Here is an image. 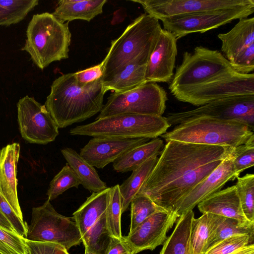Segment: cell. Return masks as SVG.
Instances as JSON below:
<instances>
[{
  "mask_svg": "<svg viewBox=\"0 0 254 254\" xmlns=\"http://www.w3.org/2000/svg\"><path fill=\"white\" fill-rule=\"evenodd\" d=\"M158 19L201 11L231 9L254 3V0H130Z\"/></svg>",
  "mask_w": 254,
  "mask_h": 254,
  "instance_id": "14",
  "label": "cell"
},
{
  "mask_svg": "<svg viewBox=\"0 0 254 254\" xmlns=\"http://www.w3.org/2000/svg\"><path fill=\"white\" fill-rule=\"evenodd\" d=\"M146 64H131L109 80L102 82L106 91L122 92L135 88L146 82Z\"/></svg>",
  "mask_w": 254,
  "mask_h": 254,
  "instance_id": "28",
  "label": "cell"
},
{
  "mask_svg": "<svg viewBox=\"0 0 254 254\" xmlns=\"http://www.w3.org/2000/svg\"><path fill=\"white\" fill-rule=\"evenodd\" d=\"M106 254H133V253L124 240L123 237L120 239L113 237Z\"/></svg>",
  "mask_w": 254,
  "mask_h": 254,
  "instance_id": "44",
  "label": "cell"
},
{
  "mask_svg": "<svg viewBox=\"0 0 254 254\" xmlns=\"http://www.w3.org/2000/svg\"><path fill=\"white\" fill-rule=\"evenodd\" d=\"M254 227H246L241 225L236 220L218 215L208 238L205 252L213 246L236 235H248L254 239Z\"/></svg>",
  "mask_w": 254,
  "mask_h": 254,
  "instance_id": "30",
  "label": "cell"
},
{
  "mask_svg": "<svg viewBox=\"0 0 254 254\" xmlns=\"http://www.w3.org/2000/svg\"><path fill=\"white\" fill-rule=\"evenodd\" d=\"M26 254H69L62 246L55 243L37 242L26 239Z\"/></svg>",
  "mask_w": 254,
  "mask_h": 254,
  "instance_id": "42",
  "label": "cell"
},
{
  "mask_svg": "<svg viewBox=\"0 0 254 254\" xmlns=\"http://www.w3.org/2000/svg\"><path fill=\"white\" fill-rule=\"evenodd\" d=\"M106 0H60L52 14L63 22L80 19L90 21L101 14Z\"/></svg>",
  "mask_w": 254,
  "mask_h": 254,
  "instance_id": "22",
  "label": "cell"
},
{
  "mask_svg": "<svg viewBox=\"0 0 254 254\" xmlns=\"http://www.w3.org/2000/svg\"><path fill=\"white\" fill-rule=\"evenodd\" d=\"M68 23L49 12L33 15L21 50L27 52L41 69L54 62L67 59L71 37Z\"/></svg>",
  "mask_w": 254,
  "mask_h": 254,
  "instance_id": "5",
  "label": "cell"
},
{
  "mask_svg": "<svg viewBox=\"0 0 254 254\" xmlns=\"http://www.w3.org/2000/svg\"><path fill=\"white\" fill-rule=\"evenodd\" d=\"M150 139L147 138L116 139L93 137L80 149L79 154L92 166L103 169L128 151L148 142Z\"/></svg>",
  "mask_w": 254,
  "mask_h": 254,
  "instance_id": "18",
  "label": "cell"
},
{
  "mask_svg": "<svg viewBox=\"0 0 254 254\" xmlns=\"http://www.w3.org/2000/svg\"><path fill=\"white\" fill-rule=\"evenodd\" d=\"M233 151L218 167L192 188L178 203L174 211L179 217L182 214L192 210L203 200L221 190L226 183L239 177L234 167Z\"/></svg>",
  "mask_w": 254,
  "mask_h": 254,
  "instance_id": "16",
  "label": "cell"
},
{
  "mask_svg": "<svg viewBox=\"0 0 254 254\" xmlns=\"http://www.w3.org/2000/svg\"><path fill=\"white\" fill-rule=\"evenodd\" d=\"M26 239L57 243L67 251L82 242L81 235L73 218L58 213L48 200L43 205L32 208Z\"/></svg>",
  "mask_w": 254,
  "mask_h": 254,
  "instance_id": "9",
  "label": "cell"
},
{
  "mask_svg": "<svg viewBox=\"0 0 254 254\" xmlns=\"http://www.w3.org/2000/svg\"><path fill=\"white\" fill-rule=\"evenodd\" d=\"M61 153L78 178L80 184L92 192H98L107 189L106 184L100 178L94 167L85 161L79 154L70 148H64Z\"/></svg>",
  "mask_w": 254,
  "mask_h": 254,
  "instance_id": "25",
  "label": "cell"
},
{
  "mask_svg": "<svg viewBox=\"0 0 254 254\" xmlns=\"http://www.w3.org/2000/svg\"><path fill=\"white\" fill-rule=\"evenodd\" d=\"M157 18L144 13L111 42L102 65V82L109 80L131 64H146L162 28Z\"/></svg>",
  "mask_w": 254,
  "mask_h": 254,
  "instance_id": "3",
  "label": "cell"
},
{
  "mask_svg": "<svg viewBox=\"0 0 254 254\" xmlns=\"http://www.w3.org/2000/svg\"><path fill=\"white\" fill-rule=\"evenodd\" d=\"M38 3V0H0V26L20 22Z\"/></svg>",
  "mask_w": 254,
  "mask_h": 254,
  "instance_id": "32",
  "label": "cell"
},
{
  "mask_svg": "<svg viewBox=\"0 0 254 254\" xmlns=\"http://www.w3.org/2000/svg\"><path fill=\"white\" fill-rule=\"evenodd\" d=\"M221 42V51L229 62L246 47L254 43V18L239 19L228 32L217 35Z\"/></svg>",
  "mask_w": 254,
  "mask_h": 254,
  "instance_id": "21",
  "label": "cell"
},
{
  "mask_svg": "<svg viewBox=\"0 0 254 254\" xmlns=\"http://www.w3.org/2000/svg\"><path fill=\"white\" fill-rule=\"evenodd\" d=\"M181 102L201 106L213 101L254 95V74L230 70L173 95Z\"/></svg>",
  "mask_w": 254,
  "mask_h": 254,
  "instance_id": "10",
  "label": "cell"
},
{
  "mask_svg": "<svg viewBox=\"0 0 254 254\" xmlns=\"http://www.w3.org/2000/svg\"><path fill=\"white\" fill-rule=\"evenodd\" d=\"M26 238L0 227V254H26Z\"/></svg>",
  "mask_w": 254,
  "mask_h": 254,
  "instance_id": "37",
  "label": "cell"
},
{
  "mask_svg": "<svg viewBox=\"0 0 254 254\" xmlns=\"http://www.w3.org/2000/svg\"><path fill=\"white\" fill-rule=\"evenodd\" d=\"M194 214L193 210L182 214L163 244L160 254H192L190 237Z\"/></svg>",
  "mask_w": 254,
  "mask_h": 254,
  "instance_id": "26",
  "label": "cell"
},
{
  "mask_svg": "<svg viewBox=\"0 0 254 254\" xmlns=\"http://www.w3.org/2000/svg\"><path fill=\"white\" fill-rule=\"evenodd\" d=\"M165 117L121 114L96 120L69 130L73 135L116 139H153L165 133L170 127Z\"/></svg>",
  "mask_w": 254,
  "mask_h": 254,
  "instance_id": "6",
  "label": "cell"
},
{
  "mask_svg": "<svg viewBox=\"0 0 254 254\" xmlns=\"http://www.w3.org/2000/svg\"><path fill=\"white\" fill-rule=\"evenodd\" d=\"M201 117L236 120L254 128V95L229 97L212 101L187 111L169 113L165 117L171 126Z\"/></svg>",
  "mask_w": 254,
  "mask_h": 254,
  "instance_id": "12",
  "label": "cell"
},
{
  "mask_svg": "<svg viewBox=\"0 0 254 254\" xmlns=\"http://www.w3.org/2000/svg\"><path fill=\"white\" fill-rule=\"evenodd\" d=\"M237 179L235 186L243 213L249 221L254 223V175L247 174Z\"/></svg>",
  "mask_w": 254,
  "mask_h": 254,
  "instance_id": "34",
  "label": "cell"
},
{
  "mask_svg": "<svg viewBox=\"0 0 254 254\" xmlns=\"http://www.w3.org/2000/svg\"><path fill=\"white\" fill-rule=\"evenodd\" d=\"M252 241L253 239L248 235H236L217 243L204 254H230Z\"/></svg>",
  "mask_w": 254,
  "mask_h": 254,
  "instance_id": "39",
  "label": "cell"
},
{
  "mask_svg": "<svg viewBox=\"0 0 254 254\" xmlns=\"http://www.w3.org/2000/svg\"><path fill=\"white\" fill-rule=\"evenodd\" d=\"M254 12V3L231 9L201 11L161 18L164 29L178 40L193 33H204L231 22L247 18Z\"/></svg>",
  "mask_w": 254,
  "mask_h": 254,
  "instance_id": "11",
  "label": "cell"
},
{
  "mask_svg": "<svg viewBox=\"0 0 254 254\" xmlns=\"http://www.w3.org/2000/svg\"><path fill=\"white\" fill-rule=\"evenodd\" d=\"M131 223L129 233L153 214L167 211L155 204L148 196L138 193L131 200Z\"/></svg>",
  "mask_w": 254,
  "mask_h": 254,
  "instance_id": "33",
  "label": "cell"
},
{
  "mask_svg": "<svg viewBox=\"0 0 254 254\" xmlns=\"http://www.w3.org/2000/svg\"><path fill=\"white\" fill-rule=\"evenodd\" d=\"M164 146L161 138H153L121 156L113 162V169L119 173L132 171L149 158L159 155Z\"/></svg>",
  "mask_w": 254,
  "mask_h": 254,
  "instance_id": "24",
  "label": "cell"
},
{
  "mask_svg": "<svg viewBox=\"0 0 254 254\" xmlns=\"http://www.w3.org/2000/svg\"><path fill=\"white\" fill-rule=\"evenodd\" d=\"M84 254H93L92 253H90V252H89L86 249H85V253H84Z\"/></svg>",
  "mask_w": 254,
  "mask_h": 254,
  "instance_id": "47",
  "label": "cell"
},
{
  "mask_svg": "<svg viewBox=\"0 0 254 254\" xmlns=\"http://www.w3.org/2000/svg\"><path fill=\"white\" fill-rule=\"evenodd\" d=\"M20 145L8 144L0 151V193L22 219L23 215L18 201L16 178Z\"/></svg>",
  "mask_w": 254,
  "mask_h": 254,
  "instance_id": "19",
  "label": "cell"
},
{
  "mask_svg": "<svg viewBox=\"0 0 254 254\" xmlns=\"http://www.w3.org/2000/svg\"><path fill=\"white\" fill-rule=\"evenodd\" d=\"M233 165L236 174L254 165V139L235 148L232 153Z\"/></svg>",
  "mask_w": 254,
  "mask_h": 254,
  "instance_id": "38",
  "label": "cell"
},
{
  "mask_svg": "<svg viewBox=\"0 0 254 254\" xmlns=\"http://www.w3.org/2000/svg\"><path fill=\"white\" fill-rule=\"evenodd\" d=\"M217 215L204 213L197 218H194L191 230L192 254H204L210 233L215 225Z\"/></svg>",
  "mask_w": 254,
  "mask_h": 254,
  "instance_id": "31",
  "label": "cell"
},
{
  "mask_svg": "<svg viewBox=\"0 0 254 254\" xmlns=\"http://www.w3.org/2000/svg\"><path fill=\"white\" fill-rule=\"evenodd\" d=\"M177 39L162 29L146 64V82H169L174 75L177 56Z\"/></svg>",
  "mask_w": 254,
  "mask_h": 254,
  "instance_id": "17",
  "label": "cell"
},
{
  "mask_svg": "<svg viewBox=\"0 0 254 254\" xmlns=\"http://www.w3.org/2000/svg\"><path fill=\"white\" fill-rule=\"evenodd\" d=\"M0 227L6 230L15 232L13 228L0 210Z\"/></svg>",
  "mask_w": 254,
  "mask_h": 254,
  "instance_id": "46",
  "label": "cell"
},
{
  "mask_svg": "<svg viewBox=\"0 0 254 254\" xmlns=\"http://www.w3.org/2000/svg\"><path fill=\"white\" fill-rule=\"evenodd\" d=\"M233 150L226 146L168 141L138 193L174 211L181 200Z\"/></svg>",
  "mask_w": 254,
  "mask_h": 254,
  "instance_id": "1",
  "label": "cell"
},
{
  "mask_svg": "<svg viewBox=\"0 0 254 254\" xmlns=\"http://www.w3.org/2000/svg\"><path fill=\"white\" fill-rule=\"evenodd\" d=\"M230 254H254V245L253 243L248 244Z\"/></svg>",
  "mask_w": 254,
  "mask_h": 254,
  "instance_id": "45",
  "label": "cell"
},
{
  "mask_svg": "<svg viewBox=\"0 0 254 254\" xmlns=\"http://www.w3.org/2000/svg\"><path fill=\"white\" fill-rule=\"evenodd\" d=\"M0 210L10 223L15 232L20 236L26 238L27 225L15 212L11 206L0 193Z\"/></svg>",
  "mask_w": 254,
  "mask_h": 254,
  "instance_id": "41",
  "label": "cell"
},
{
  "mask_svg": "<svg viewBox=\"0 0 254 254\" xmlns=\"http://www.w3.org/2000/svg\"><path fill=\"white\" fill-rule=\"evenodd\" d=\"M17 118L22 137L31 143L46 144L59 135V127L45 105L26 95L17 104Z\"/></svg>",
  "mask_w": 254,
  "mask_h": 254,
  "instance_id": "13",
  "label": "cell"
},
{
  "mask_svg": "<svg viewBox=\"0 0 254 254\" xmlns=\"http://www.w3.org/2000/svg\"><path fill=\"white\" fill-rule=\"evenodd\" d=\"M179 217L175 211H158L123 238L133 254L147 250H153L164 244L167 233Z\"/></svg>",
  "mask_w": 254,
  "mask_h": 254,
  "instance_id": "15",
  "label": "cell"
},
{
  "mask_svg": "<svg viewBox=\"0 0 254 254\" xmlns=\"http://www.w3.org/2000/svg\"><path fill=\"white\" fill-rule=\"evenodd\" d=\"M107 99L96 120L127 114L162 116L168 98L158 84L146 82L130 90L114 92Z\"/></svg>",
  "mask_w": 254,
  "mask_h": 254,
  "instance_id": "8",
  "label": "cell"
},
{
  "mask_svg": "<svg viewBox=\"0 0 254 254\" xmlns=\"http://www.w3.org/2000/svg\"><path fill=\"white\" fill-rule=\"evenodd\" d=\"M74 73L77 84L79 86H83L102 77L103 74L102 65L100 63Z\"/></svg>",
  "mask_w": 254,
  "mask_h": 254,
  "instance_id": "43",
  "label": "cell"
},
{
  "mask_svg": "<svg viewBox=\"0 0 254 254\" xmlns=\"http://www.w3.org/2000/svg\"><path fill=\"white\" fill-rule=\"evenodd\" d=\"M232 70L221 52L198 46L192 53H184L182 62L176 67L169 89L173 95Z\"/></svg>",
  "mask_w": 254,
  "mask_h": 254,
  "instance_id": "7",
  "label": "cell"
},
{
  "mask_svg": "<svg viewBox=\"0 0 254 254\" xmlns=\"http://www.w3.org/2000/svg\"><path fill=\"white\" fill-rule=\"evenodd\" d=\"M121 202L119 185L110 188V199L106 210L108 228L113 236L121 238Z\"/></svg>",
  "mask_w": 254,
  "mask_h": 254,
  "instance_id": "36",
  "label": "cell"
},
{
  "mask_svg": "<svg viewBox=\"0 0 254 254\" xmlns=\"http://www.w3.org/2000/svg\"></svg>",
  "mask_w": 254,
  "mask_h": 254,
  "instance_id": "48",
  "label": "cell"
},
{
  "mask_svg": "<svg viewBox=\"0 0 254 254\" xmlns=\"http://www.w3.org/2000/svg\"><path fill=\"white\" fill-rule=\"evenodd\" d=\"M106 92L102 77L80 86L74 73L64 74L53 82L45 106L58 127L64 128L100 112Z\"/></svg>",
  "mask_w": 254,
  "mask_h": 254,
  "instance_id": "2",
  "label": "cell"
},
{
  "mask_svg": "<svg viewBox=\"0 0 254 254\" xmlns=\"http://www.w3.org/2000/svg\"><path fill=\"white\" fill-rule=\"evenodd\" d=\"M161 137L166 142L176 140L234 149L254 139V134L248 125L239 121L201 117L180 123Z\"/></svg>",
  "mask_w": 254,
  "mask_h": 254,
  "instance_id": "4",
  "label": "cell"
},
{
  "mask_svg": "<svg viewBox=\"0 0 254 254\" xmlns=\"http://www.w3.org/2000/svg\"><path fill=\"white\" fill-rule=\"evenodd\" d=\"M79 185L78 178L66 163L50 182L47 193L48 200H53L71 188H78Z\"/></svg>",
  "mask_w": 254,
  "mask_h": 254,
  "instance_id": "35",
  "label": "cell"
},
{
  "mask_svg": "<svg viewBox=\"0 0 254 254\" xmlns=\"http://www.w3.org/2000/svg\"><path fill=\"white\" fill-rule=\"evenodd\" d=\"M232 68L242 74H249L254 70V43L244 48L229 62Z\"/></svg>",
  "mask_w": 254,
  "mask_h": 254,
  "instance_id": "40",
  "label": "cell"
},
{
  "mask_svg": "<svg viewBox=\"0 0 254 254\" xmlns=\"http://www.w3.org/2000/svg\"><path fill=\"white\" fill-rule=\"evenodd\" d=\"M113 237L108 228L106 211L82 236V242L90 253L106 254Z\"/></svg>",
  "mask_w": 254,
  "mask_h": 254,
  "instance_id": "29",
  "label": "cell"
},
{
  "mask_svg": "<svg viewBox=\"0 0 254 254\" xmlns=\"http://www.w3.org/2000/svg\"><path fill=\"white\" fill-rule=\"evenodd\" d=\"M202 213H210L232 218L246 227H254V223L245 217L235 185L221 190L203 200L197 205Z\"/></svg>",
  "mask_w": 254,
  "mask_h": 254,
  "instance_id": "20",
  "label": "cell"
},
{
  "mask_svg": "<svg viewBox=\"0 0 254 254\" xmlns=\"http://www.w3.org/2000/svg\"><path fill=\"white\" fill-rule=\"evenodd\" d=\"M110 199V188L93 192L73 213V218L81 236L91 228L106 211Z\"/></svg>",
  "mask_w": 254,
  "mask_h": 254,
  "instance_id": "23",
  "label": "cell"
},
{
  "mask_svg": "<svg viewBox=\"0 0 254 254\" xmlns=\"http://www.w3.org/2000/svg\"><path fill=\"white\" fill-rule=\"evenodd\" d=\"M157 159V156L149 158L132 171L131 175L122 185H119L122 213L127 209L132 198L138 193L153 170Z\"/></svg>",
  "mask_w": 254,
  "mask_h": 254,
  "instance_id": "27",
  "label": "cell"
}]
</instances>
